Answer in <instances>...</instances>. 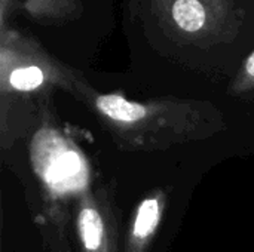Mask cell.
Instances as JSON below:
<instances>
[{
    "mask_svg": "<svg viewBox=\"0 0 254 252\" xmlns=\"http://www.w3.org/2000/svg\"><path fill=\"white\" fill-rule=\"evenodd\" d=\"M156 12L170 28L186 36H202L229 24V0H156Z\"/></svg>",
    "mask_w": 254,
    "mask_h": 252,
    "instance_id": "6da1fadb",
    "label": "cell"
},
{
    "mask_svg": "<svg viewBox=\"0 0 254 252\" xmlns=\"http://www.w3.org/2000/svg\"><path fill=\"white\" fill-rule=\"evenodd\" d=\"M49 162L43 165V175L46 181L55 189H70L73 178L82 175V160L71 151L60 147L58 151L49 153Z\"/></svg>",
    "mask_w": 254,
    "mask_h": 252,
    "instance_id": "7a4b0ae2",
    "label": "cell"
},
{
    "mask_svg": "<svg viewBox=\"0 0 254 252\" xmlns=\"http://www.w3.org/2000/svg\"><path fill=\"white\" fill-rule=\"evenodd\" d=\"M244 79L254 82V52L247 58L246 64H244V70H243Z\"/></svg>",
    "mask_w": 254,
    "mask_h": 252,
    "instance_id": "ba28073f",
    "label": "cell"
},
{
    "mask_svg": "<svg viewBox=\"0 0 254 252\" xmlns=\"http://www.w3.org/2000/svg\"><path fill=\"white\" fill-rule=\"evenodd\" d=\"M161 211H159V202L156 199H146L138 206L135 221H134V230L132 235L135 239L143 241L147 239L155 230L159 223Z\"/></svg>",
    "mask_w": 254,
    "mask_h": 252,
    "instance_id": "8992f818",
    "label": "cell"
},
{
    "mask_svg": "<svg viewBox=\"0 0 254 252\" xmlns=\"http://www.w3.org/2000/svg\"><path fill=\"white\" fill-rule=\"evenodd\" d=\"M45 82V73L39 65H21L10 71L9 74V85L22 92L34 91L40 88Z\"/></svg>",
    "mask_w": 254,
    "mask_h": 252,
    "instance_id": "52a82bcc",
    "label": "cell"
},
{
    "mask_svg": "<svg viewBox=\"0 0 254 252\" xmlns=\"http://www.w3.org/2000/svg\"><path fill=\"white\" fill-rule=\"evenodd\" d=\"M27 10L36 19H60L70 15L76 7V0H27Z\"/></svg>",
    "mask_w": 254,
    "mask_h": 252,
    "instance_id": "5b68a950",
    "label": "cell"
},
{
    "mask_svg": "<svg viewBox=\"0 0 254 252\" xmlns=\"http://www.w3.org/2000/svg\"><path fill=\"white\" fill-rule=\"evenodd\" d=\"M97 108L107 117L122 123H135L146 114V107L128 101L121 95H101L97 98Z\"/></svg>",
    "mask_w": 254,
    "mask_h": 252,
    "instance_id": "3957f363",
    "label": "cell"
},
{
    "mask_svg": "<svg viewBox=\"0 0 254 252\" xmlns=\"http://www.w3.org/2000/svg\"><path fill=\"white\" fill-rule=\"evenodd\" d=\"M79 233L88 251H97L103 242L104 227L100 214L94 208H82L79 214Z\"/></svg>",
    "mask_w": 254,
    "mask_h": 252,
    "instance_id": "277c9868",
    "label": "cell"
}]
</instances>
